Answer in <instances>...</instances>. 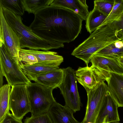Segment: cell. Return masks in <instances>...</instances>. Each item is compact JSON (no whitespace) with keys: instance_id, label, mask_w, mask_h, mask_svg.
Returning a JSON list of instances; mask_svg holds the SVG:
<instances>
[{"instance_id":"1","label":"cell","mask_w":123,"mask_h":123,"mask_svg":"<svg viewBox=\"0 0 123 123\" xmlns=\"http://www.w3.org/2000/svg\"><path fill=\"white\" fill-rule=\"evenodd\" d=\"M29 28L36 34L63 47L74 41L82 29L83 20L63 7L49 6L37 11Z\"/></svg>"},{"instance_id":"2","label":"cell","mask_w":123,"mask_h":123,"mask_svg":"<svg viewBox=\"0 0 123 123\" xmlns=\"http://www.w3.org/2000/svg\"><path fill=\"white\" fill-rule=\"evenodd\" d=\"M123 40L114 21L100 25L74 49L71 55L85 62L87 66L92 56L107 46Z\"/></svg>"},{"instance_id":"3","label":"cell","mask_w":123,"mask_h":123,"mask_svg":"<svg viewBox=\"0 0 123 123\" xmlns=\"http://www.w3.org/2000/svg\"><path fill=\"white\" fill-rule=\"evenodd\" d=\"M2 8L6 21L19 38L21 48L47 51L61 48L34 33L29 27L23 24L21 16L6 8Z\"/></svg>"},{"instance_id":"4","label":"cell","mask_w":123,"mask_h":123,"mask_svg":"<svg viewBox=\"0 0 123 123\" xmlns=\"http://www.w3.org/2000/svg\"><path fill=\"white\" fill-rule=\"evenodd\" d=\"M26 90L31 107V116L48 112L56 101L53 97V89L37 83L27 84Z\"/></svg>"},{"instance_id":"5","label":"cell","mask_w":123,"mask_h":123,"mask_svg":"<svg viewBox=\"0 0 123 123\" xmlns=\"http://www.w3.org/2000/svg\"><path fill=\"white\" fill-rule=\"evenodd\" d=\"M0 71L11 87L31 82L12 57L5 43L0 44Z\"/></svg>"},{"instance_id":"6","label":"cell","mask_w":123,"mask_h":123,"mask_svg":"<svg viewBox=\"0 0 123 123\" xmlns=\"http://www.w3.org/2000/svg\"><path fill=\"white\" fill-rule=\"evenodd\" d=\"M64 76L62 81L58 86L66 105L74 112L79 111L81 106L78 92L75 71L68 67L63 69Z\"/></svg>"},{"instance_id":"7","label":"cell","mask_w":123,"mask_h":123,"mask_svg":"<svg viewBox=\"0 0 123 123\" xmlns=\"http://www.w3.org/2000/svg\"><path fill=\"white\" fill-rule=\"evenodd\" d=\"M107 84L103 81L94 89L86 92L87 101L84 117L81 123H96L108 92Z\"/></svg>"},{"instance_id":"8","label":"cell","mask_w":123,"mask_h":123,"mask_svg":"<svg viewBox=\"0 0 123 123\" xmlns=\"http://www.w3.org/2000/svg\"><path fill=\"white\" fill-rule=\"evenodd\" d=\"M26 84L12 86L9 101V110L16 119L22 120L24 117L30 112L31 107Z\"/></svg>"},{"instance_id":"9","label":"cell","mask_w":123,"mask_h":123,"mask_svg":"<svg viewBox=\"0 0 123 123\" xmlns=\"http://www.w3.org/2000/svg\"><path fill=\"white\" fill-rule=\"evenodd\" d=\"M108 72H102L92 66L79 67L75 71L77 80L85 88L86 92L94 89L100 82L105 81Z\"/></svg>"},{"instance_id":"10","label":"cell","mask_w":123,"mask_h":123,"mask_svg":"<svg viewBox=\"0 0 123 123\" xmlns=\"http://www.w3.org/2000/svg\"><path fill=\"white\" fill-rule=\"evenodd\" d=\"M0 28L2 30L7 48L12 57L20 66L23 63L20 61L19 57L21 48L19 38L6 21L1 7H0Z\"/></svg>"},{"instance_id":"11","label":"cell","mask_w":123,"mask_h":123,"mask_svg":"<svg viewBox=\"0 0 123 123\" xmlns=\"http://www.w3.org/2000/svg\"><path fill=\"white\" fill-rule=\"evenodd\" d=\"M118 106L108 92L100 109L96 123L119 122Z\"/></svg>"},{"instance_id":"12","label":"cell","mask_w":123,"mask_h":123,"mask_svg":"<svg viewBox=\"0 0 123 123\" xmlns=\"http://www.w3.org/2000/svg\"><path fill=\"white\" fill-rule=\"evenodd\" d=\"M108 91L118 106L123 107V75L108 72L105 75Z\"/></svg>"},{"instance_id":"13","label":"cell","mask_w":123,"mask_h":123,"mask_svg":"<svg viewBox=\"0 0 123 123\" xmlns=\"http://www.w3.org/2000/svg\"><path fill=\"white\" fill-rule=\"evenodd\" d=\"M48 112L53 123H81L74 118V112L69 108L56 101L51 105Z\"/></svg>"},{"instance_id":"14","label":"cell","mask_w":123,"mask_h":123,"mask_svg":"<svg viewBox=\"0 0 123 123\" xmlns=\"http://www.w3.org/2000/svg\"><path fill=\"white\" fill-rule=\"evenodd\" d=\"M90 62L92 66L100 71H105L123 75V68L117 58L107 57L95 54L92 57Z\"/></svg>"},{"instance_id":"15","label":"cell","mask_w":123,"mask_h":123,"mask_svg":"<svg viewBox=\"0 0 123 123\" xmlns=\"http://www.w3.org/2000/svg\"><path fill=\"white\" fill-rule=\"evenodd\" d=\"M50 6L69 9L76 13L83 20H86L89 12L85 0H53Z\"/></svg>"},{"instance_id":"16","label":"cell","mask_w":123,"mask_h":123,"mask_svg":"<svg viewBox=\"0 0 123 123\" xmlns=\"http://www.w3.org/2000/svg\"><path fill=\"white\" fill-rule=\"evenodd\" d=\"M21 51L35 56L38 62L36 63L44 65L59 66L63 62L62 56L59 55L56 52L49 51L25 49L20 48Z\"/></svg>"},{"instance_id":"17","label":"cell","mask_w":123,"mask_h":123,"mask_svg":"<svg viewBox=\"0 0 123 123\" xmlns=\"http://www.w3.org/2000/svg\"><path fill=\"white\" fill-rule=\"evenodd\" d=\"M63 69L59 68L37 77L34 80L46 87L53 89L58 86L62 82L63 78Z\"/></svg>"},{"instance_id":"18","label":"cell","mask_w":123,"mask_h":123,"mask_svg":"<svg viewBox=\"0 0 123 123\" xmlns=\"http://www.w3.org/2000/svg\"><path fill=\"white\" fill-rule=\"evenodd\" d=\"M20 67L29 79L33 81L41 75L59 68V66L38 63L32 65H26L23 63Z\"/></svg>"},{"instance_id":"19","label":"cell","mask_w":123,"mask_h":123,"mask_svg":"<svg viewBox=\"0 0 123 123\" xmlns=\"http://www.w3.org/2000/svg\"><path fill=\"white\" fill-rule=\"evenodd\" d=\"M107 17L94 8L89 12L86 20V28L87 31L91 33L102 24Z\"/></svg>"},{"instance_id":"20","label":"cell","mask_w":123,"mask_h":123,"mask_svg":"<svg viewBox=\"0 0 123 123\" xmlns=\"http://www.w3.org/2000/svg\"><path fill=\"white\" fill-rule=\"evenodd\" d=\"M0 123L6 114L9 112V101L11 86L4 84L0 87Z\"/></svg>"},{"instance_id":"21","label":"cell","mask_w":123,"mask_h":123,"mask_svg":"<svg viewBox=\"0 0 123 123\" xmlns=\"http://www.w3.org/2000/svg\"><path fill=\"white\" fill-rule=\"evenodd\" d=\"M53 0H21L25 11L35 13L39 10L50 6Z\"/></svg>"},{"instance_id":"22","label":"cell","mask_w":123,"mask_h":123,"mask_svg":"<svg viewBox=\"0 0 123 123\" xmlns=\"http://www.w3.org/2000/svg\"><path fill=\"white\" fill-rule=\"evenodd\" d=\"M0 7L10 10L21 16L24 13L21 0H0Z\"/></svg>"},{"instance_id":"23","label":"cell","mask_w":123,"mask_h":123,"mask_svg":"<svg viewBox=\"0 0 123 123\" xmlns=\"http://www.w3.org/2000/svg\"><path fill=\"white\" fill-rule=\"evenodd\" d=\"M123 13V0H114V4L111 12L101 25L105 24L111 21H115Z\"/></svg>"},{"instance_id":"24","label":"cell","mask_w":123,"mask_h":123,"mask_svg":"<svg viewBox=\"0 0 123 123\" xmlns=\"http://www.w3.org/2000/svg\"><path fill=\"white\" fill-rule=\"evenodd\" d=\"M114 43L105 47L96 54L107 57L118 58V57L123 53V47L117 48Z\"/></svg>"},{"instance_id":"25","label":"cell","mask_w":123,"mask_h":123,"mask_svg":"<svg viewBox=\"0 0 123 123\" xmlns=\"http://www.w3.org/2000/svg\"><path fill=\"white\" fill-rule=\"evenodd\" d=\"M114 3V0H95L94 8L107 17L111 11Z\"/></svg>"},{"instance_id":"26","label":"cell","mask_w":123,"mask_h":123,"mask_svg":"<svg viewBox=\"0 0 123 123\" xmlns=\"http://www.w3.org/2000/svg\"><path fill=\"white\" fill-rule=\"evenodd\" d=\"M24 123H53L48 111L31 117H26Z\"/></svg>"},{"instance_id":"27","label":"cell","mask_w":123,"mask_h":123,"mask_svg":"<svg viewBox=\"0 0 123 123\" xmlns=\"http://www.w3.org/2000/svg\"><path fill=\"white\" fill-rule=\"evenodd\" d=\"M19 57L20 62L25 65H32L38 62L35 56L24 52L20 49Z\"/></svg>"},{"instance_id":"28","label":"cell","mask_w":123,"mask_h":123,"mask_svg":"<svg viewBox=\"0 0 123 123\" xmlns=\"http://www.w3.org/2000/svg\"><path fill=\"white\" fill-rule=\"evenodd\" d=\"M0 123H22V120L15 118L10 112L6 115L2 121Z\"/></svg>"},{"instance_id":"29","label":"cell","mask_w":123,"mask_h":123,"mask_svg":"<svg viewBox=\"0 0 123 123\" xmlns=\"http://www.w3.org/2000/svg\"><path fill=\"white\" fill-rule=\"evenodd\" d=\"M114 21L117 26L119 34L123 37V13Z\"/></svg>"},{"instance_id":"30","label":"cell","mask_w":123,"mask_h":123,"mask_svg":"<svg viewBox=\"0 0 123 123\" xmlns=\"http://www.w3.org/2000/svg\"><path fill=\"white\" fill-rule=\"evenodd\" d=\"M115 47L118 48L123 47V42L122 41H117L114 43Z\"/></svg>"},{"instance_id":"31","label":"cell","mask_w":123,"mask_h":123,"mask_svg":"<svg viewBox=\"0 0 123 123\" xmlns=\"http://www.w3.org/2000/svg\"><path fill=\"white\" fill-rule=\"evenodd\" d=\"M118 60L121 65L123 68V58H118Z\"/></svg>"},{"instance_id":"32","label":"cell","mask_w":123,"mask_h":123,"mask_svg":"<svg viewBox=\"0 0 123 123\" xmlns=\"http://www.w3.org/2000/svg\"><path fill=\"white\" fill-rule=\"evenodd\" d=\"M123 58V53L121 55H120V56H119L118 57V58Z\"/></svg>"},{"instance_id":"33","label":"cell","mask_w":123,"mask_h":123,"mask_svg":"<svg viewBox=\"0 0 123 123\" xmlns=\"http://www.w3.org/2000/svg\"><path fill=\"white\" fill-rule=\"evenodd\" d=\"M120 123V122H115L111 123Z\"/></svg>"},{"instance_id":"34","label":"cell","mask_w":123,"mask_h":123,"mask_svg":"<svg viewBox=\"0 0 123 123\" xmlns=\"http://www.w3.org/2000/svg\"><path fill=\"white\" fill-rule=\"evenodd\" d=\"M122 41L123 42V41Z\"/></svg>"}]
</instances>
